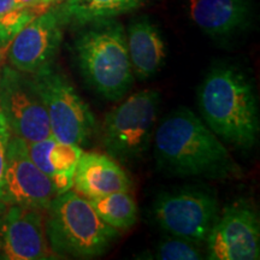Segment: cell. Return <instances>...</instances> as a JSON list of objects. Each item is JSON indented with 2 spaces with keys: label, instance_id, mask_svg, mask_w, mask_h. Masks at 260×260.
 I'll use <instances>...</instances> for the list:
<instances>
[{
  "label": "cell",
  "instance_id": "12",
  "mask_svg": "<svg viewBox=\"0 0 260 260\" xmlns=\"http://www.w3.org/2000/svg\"><path fill=\"white\" fill-rule=\"evenodd\" d=\"M0 217V255L3 259L54 258L45 229V211L10 205Z\"/></svg>",
  "mask_w": 260,
  "mask_h": 260
},
{
  "label": "cell",
  "instance_id": "24",
  "mask_svg": "<svg viewBox=\"0 0 260 260\" xmlns=\"http://www.w3.org/2000/svg\"><path fill=\"white\" fill-rule=\"evenodd\" d=\"M0 54H2V53H0Z\"/></svg>",
  "mask_w": 260,
  "mask_h": 260
},
{
  "label": "cell",
  "instance_id": "22",
  "mask_svg": "<svg viewBox=\"0 0 260 260\" xmlns=\"http://www.w3.org/2000/svg\"><path fill=\"white\" fill-rule=\"evenodd\" d=\"M15 9V0H0V16Z\"/></svg>",
  "mask_w": 260,
  "mask_h": 260
},
{
  "label": "cell",
  "instance_id": "8",
  "mask_svg": "<svg viewBox=\"0 0 260 260\" xmlns=\"http://www.w3.org/2000/svg\"><path fill=\"white\" fill-rule=\"evenodd\" d=\"M0 111L11 134L24 141L52 136L46 107L34 77L11 65L0 70Z\"/></svg>",
  "mask_w": 260,
  "mask_h": 260
},
{
  "label": "cell",
  "instance_id": "14",
  "mask_svg": "<svg viewBox=\"0 0 260 260\" xmlns=\"http://www.w3.org/2000/svg\"><path fill=\"white\" fill-rule=\"evenodd\" d=\"M29 157L56 186L58 194L73 188L74 175L83 151L79 145L64 144L53 138L27 142Z\"/></svg>",
  "mask_w": 260,
  "mask_h": 260
},
{
  "label": "cell",
  "instance_id": "5",
  "mask_svg": "<svg viewBox=\"0 0 260 260\" xmlns=\"http://www.w3.org/2000/svg\"><path fill=\"white\" fill-rule=\"evenodd\" d=\"M160 92L144 89L126 98L105 116L102 141L116 160L130 161L147 151L160 109Z\"/></svg>",
  "mask_w": 260,
  "mask_h": 260
},
{
  "label": "cell",
  "instance_id": "7",
  "mask_svg": "<svg viewBox=\"0 0 260 260\" xmlns=\"http://www.w3.org/2000/svg\"><path fill=\"white\" fill-rule=\"evenodd\" d=\"M152 213L158 225L170 235L201 243L218 218L219 203L210 189L184 187L159 195Z\"/></svg>",
  "mask_w": 260,
  "mask_h": 260
},
{
  "label": "cell",
  "instance_id": "17",
  "mask_svg": "<svg viewBox=\"0 0 260 260\" xmlns=\"http://www.w3.org/2000/svg\"><path fill=\"white\" fill-rule=\"evenodd\" d=\"M146 0H65L57 6L64 24L86 25L112 19L141 6Z\"/></svg>",
  "mask_w": 260,
  "mask_h": 260
},
{
  "label": "cell",
  "instance_id": "3",
  "mask_svg": "<svg viewBox=\"0 0 260 260\" xmlns=\"http://www.w3.org/2000/svg\"><path fill=\"white\" fill-rule=\"evenodd\" d=\"M86 25L88 28L75 41L81 74L105 99H122L135 80L124 28L113 18Z\"/></svg>",
  "mask_w": 260,
  "mask_h": 260
},
{
  "label": "cell",
  "instance_id": "6",
  "mask_svg": "<svg viewBox=\"0 0 260 260\" xmlns=\"http://www.w3.org/2000/svg\"><path fill=\"white\" fill-rule=\"evenodd\" d=\"M31 76L46 107L52 136L64 144L87 142L95 129V118L67 76L53 67Z\"/></svg>",
  "mask_w": 260,
  "mask_h": 260
},
{
  "label": "cell",
  "instance_id": "18",
  "mask_svg": "<svg viewBox=\"0 0 260 260\" xmlns=\"http://www.w3.org/2000/svg\"><path fill=\"white\" fill-rule=\"evenodd\" d=\"M89 201L98 216L118 232L130 229L138 220V205L130 191H116Z\"/></svg>",
  "mask_w": 260,
  "mask_h": 260
},
{
  "label": "cell",
  "instance_id": "23",
  "mask_svg": "<svg viewBox=\"0 0 260 260\" xmlns=\"http://www.w3.org/2000/svg\"><path fill=\"white\" fill-rule=\"evenodd\" d=\"M40 0H15V9L28 8V6H38Z\"/></svg>",
  "mask_w": 260,
  "mask_h": 260
},
{
  "label": "cell",
  "instance_id": "20",
  "mask_svg": "<svg viewBox=\"0 0 260 260\" xmlns=\"http://www.w3.org/2000/svg\"><path fill=\"white\" fill-rule=\"evenodd\" d=\"M199 242L183 237H169L159 242L152 252L151 258L159 260H198L203 259Z\"/></svg>",
  "mask_w": 260,
  "mask_h": 260
},
{
  "label": "cell",
  "instance_id": "10",
  "mask_svg": "<svg viewBox=\"0 0 260 260\" xmlns=\"http://www.w3.org/2000/svg\"><path fill=\"white\" fill-rule=\"evenodd\" d=\"M58 190L50 177L29 157L27 141L11 134L6 151L4 201L10 205L35 207L46 212Z\"/></svg>",
  "mask_w": 260,
  "mask_h": 260
},
{
  "label": "cell",
  "instance_id": "4",
  "mask_svg": "<svg viewBox=\"0 0 260 260\" xmlns=\"http://www.w3.org/2000/svg\"><path fill=\"white\" fill-rule=\"evenodd\" d=\"M45 229L53 254L73 258L103 255L119 236L98 216L89 199L71 189L57 195L48 206Z\"/></svg>",
  "mask_w": 260,
  "mask_h": 260
},
{
  "label": "cell",
  "instance_id": "19",
  "mask_svg": "<svg viewBox=\"0 0 260 260\" xmlns=\"http://www.w3.org/2000/svg\"><path fill=\"white\" fill-rule=\"evenodd\" d=\"M50 8L45 6H28V8L14 9L0 16V53L5 51L19 31Z\"/></svg>",
  "mask_w": 260,
  "mask_h": 260
},
{
  "label": "cell",
  "instance_id": "13",
  "mask_svg": "<svg viewBox=\"0 0 260 260\" xmlns=\"http://www.w3.org/2000/svg\"><path fill=\"white\" fill-rule=\"evenodd\" d=\"M74 190L87 199L116 191H130L132 180L111 155L82 153L74 175Z\"/></svg>",
  "mask_w": 260,
  "mask_h": 260
},
{
  "label": "cell",
  "instance_id": "9",
  "mask_svg": "<svg viewBox=\"0 0 260 260\" xmlns=\"http://www.w3.org/2000/svg\"><path fill=\"white\" fill-rule=\"evenodd\" d=\"M207 258L212 260H256L260 258L258 211L245 199L223 207L207 236Z\"/></svg>",
  "mask_w": 260,
  "mask_h": 260
},
{
  "label": "cell",
  "instance_id": "1",
  "mask_svg": "<svg viewBox=\"0 0 260 260\" xmlns=\"http://www.w3.org/2000/svg\"><path fill=\"white\" fill-rule=\"evenodd\" d=\"M154 155L162 170L182 176L235 177L240 168L214 133L187 107H178L155 129Z\"/></svg>",
  "mask_w": 260,
  "mask_h": 260
},
{
  "label": "cell",
  "instance_id": "2",
  "mask_svg": "<svg viewBox=\"0 0 260 260\" xmlns=\"http://www.w3.org/2000/svg\"><path fill=\"white\" fill-rule=\"evenodd\" d=\"M198 105L204 122L228 144L243 149L256 144L260 118L254 84L235 65H214L198 89Z\"/></svg>",
  "mask_w": 260,
  "mask_h": 260
},
{
  "label": "cell",
  "instance_id": "11",
  "mask_svg": "<svg viewBox=\"0 0 260 260\" xmlns=\"http://www.w3.org/2000/svg\"><path fill=\"white\" fill-rule=\"evenodd\" d=\"M63 25L57 8L37 16L10 45V65L28 75H38L53 67L63 39Z\"/></svg>",
  "mask_w": 260,
  "mask_h": 260
},
{
  "label": "cell",
  "instance_id": "15",
  "mask_svg": "<svg viewBox=\"0 0 260 260\" xmlns=\"http://www.w3.org/2000/svg\"><path fill=\"white\" fill-rule=\"evenodd\" d=\"M191 21L212 38L233 34L246 24L249 10L246 0H188Z\"/></svg>",
  "mask_w": 260,
  "mask_h": 260
},
{
  "label": "cell",
  "instance_id": "16",
  "mask_svg": "<svg viewBox=\"0 0 260 260\" xmlns=\"http://www.w3.org/2000/svg\"><path fill=\"white\" fill-rule=\"evenodd\" d=\"M126 46L136 79H149L164 65L167 58L164 40L157 27L147 19H139L130 25Z\"/></svg>",
  "mask_w": 260,
  "mask_h": 260
},
{
  "label": "cell",
  "instance_id": "21",
  "mask_svg": "<svg viewBox=\"0 0 260 260\" xmlns=\"http://www.w3.org/2000/svg\"><path fill=\"white\" fill-rule=\"evenodd\" d=\"M10 136H11V132H10L4 116L0 111V214L6 209L4 201V174L6 167V151H8Z\"/></svg>",
  "mask_w": 260,
  "mask_h": 260
}]
</instances>
